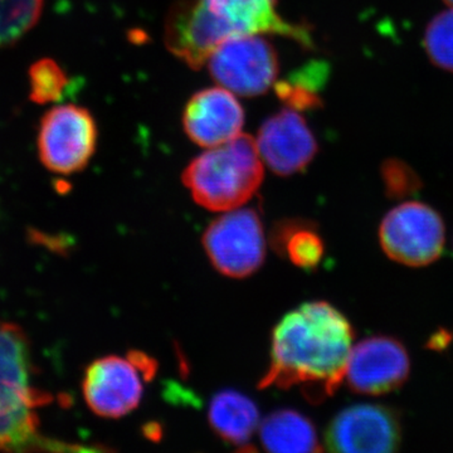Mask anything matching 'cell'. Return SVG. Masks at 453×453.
<instances>
[{
  "mask_svg": "<svg viewBox=\"0 0 453 453\" xmlns=\"http://www.w3.org/2000/svg\"><path fill=\"white\" fill-rule=\"evenodd\" d=\"M44 0H0V50L17 43L40 19Z\"/></svg>",
  "mask_w": 453,
  "mask_h": 453,
  "instance_id": "19",
  "label": "cell"
},
{
  "mask_svg": "<svg viewBox=\"0 0 453 453\" xmlns=\"http://www.w3.org/2000/svg\"><path fill=\"white\" fill-rule=\"evenodd\" d=\"M203 246L223 275L234 279L251 276L266 255L261 217L255 210L229 211L205 229Z\"/></svg>",
  "mask_w": 453,
  "mask_h": 453,
  "instance_id": "8",
  "label": "cell"
},
{
  "mask_svg": "<svg viewBox=\"0 0 453 453\" xmlns=\"http://www.w3.org/2000/svg\"><path fill=\"white\" fill-rule=\"evenodd\" d=\"M423 46L432 64L453 73V9L437 14L428 23Z\"/></svg>",
  "mask_w": 453,
  "mask_h": 453,
  "instance_id": "21",
  "label": "cell"
},
{
  "mask_svg": "<svg viewBox=\"0 0 453 453\" xmlns=\"http://www.w3.org/2000/svg\"><path fill=\"white\" fill-rule=\"evenodd\" d=\"M256 145L262 162L282 177L305 169L319 150L318 142L305 119L290 107L262 124Z\"/></svg>",
  "mask_w": 453,
  "mask_h": 453,
  "instance_id": "11",
  "label": "cell"
},
{
  "mask_svg": "<svg viewBox=\"0 0 453 453\" xmlns=\"http://www.w3.org/2000/svg\"><path fill=\"white\" fill-rule=\"evenodd\" d=\"M273 247L282 257L303 270H314L323 261L324 241L312 222L282 220L273 228Z\"/></svg>",
  "mask_w": 453,
  "mask_h": 453,
  "instance_id": "16",
  "label": "cell"
},
{
  "mask_svg": "<svg viewBox=\"0 0 453 453\" xmlns=\"http://www.w3.org/2000/svg\"><path fill=\"white\" fill-rule=\"evenodd\" d=\"M157 363L140 351L127 357L109 356L86 369L82 390L89 410L105 418H120L140 404L144 383L153 378Z\"/></svg>",
  "mask_w": 453,
  "mask_h": 453,
  "instance_id": "4",
  "label": "cell"
},
{
  "mask_svg": "<svg viewBox=\"0 0 453 453\" xmlns=\"http://www.w3.org/2000/svg\"><path fill=\"white\" fill-rule=\"evenodd\" d=\"M37 414L33 408L0 412V449L4 451H61L71 446L47 440L38 434Z\"/></svg>",
  "mask_w": 453,
  "mask_h": 453,
  "instance_id": "17",
  "label": "cell"
},
{
  "mask_svg": "<svg viewBox=\"0 0 453 453\" xmlns=\"http://www.w3.org/2000/svg\"><path fill=\"white\" fill-rule=\"evenodd\" d=\"M452 335L449 332H440L432 335L431 340L428 342V347L431 349H434V350H442L445 349L447 345L451 342Z\"/></svg>",
  "mask_w": 453,
  "mask_h": 453,
  "instance_id": "23",
  "label": "cell"
},
{
  "mask_svg": "<svg viewBox=\"0 0 453 453\" xmlns=\"http://www.w3.org/2000/svg\"><path fill=\"white\" fill-rule=\"evenodd\" d=\"M210 423L226 443L243 449L258 427V410L242 393L223 390L211 399Z\"/></svg>",
  "mask_w": 453,
  "mask_h": 453,
  "instance_id": "14",
  "label": "cell"
},
{
  "mask_svg": "<svg viewBox=\"0 0 453 453\" xmlns=\"http://www.w3.org/2000/svg\"><path fill=\"white\" fill-rule=\"evenodd\" d=\"M244 111L234 94L225 88L202 89L188 101L184 131L193 142L214 148L241 135Z\"/></svg>",
  "mask_w": 453,
  "mask_h": 453,
  "instance_id": "12",
  "label": "cell"
},
{
  "mask_svg": "<svg viewBox=\"0 0 453 453\" xmlns=\"http://www.w3.org/2000/svg\"><path fill=\"white\" fill-rule=\"evenodd\" d=\"M67 85V74L53 59H40L29 70V98L33 103L44 105L61 100Z\"/></svg>",
  "mask_w": 453,
  "mask_h": 453,
  "instance_id": "20",
  "label": "cell"
},
{
  "mask_svg": "<svg viewBox=\"0 0 453 453\" xmlns=\"http://www.w3.org/2000/svg\"><path fill=\"white\" fill-rule=\"evenodd\" d=\"M264 166L256 140L238 135L210 148L190 162L183 173L184 186L205 210H237L257 192Z\"/></svg>",
  "mask_w": 453,
  "mask_h": 453,
  "instance_id": "3",
  "label": "cell"
},
{
  "mask_svg": "<svg viewBox=\"0 0 453 453\" xmlns=\"http://www.w3.org/2000/svg\"><path fill=\"white\" fill-rule=\"evenodd\" d=\"M259 437L265 449L271 452L321 451L314 425L296 411L281 410L267 416L259 427Z\"/></svg>",
  "mask_w": 453,
  "mask_h": 453,
  "instance_id": "15",
  "label": "cell"
},
{
  "mask_svg": "<svg viewBox=\"0 0 453 453\" xmlns=\"http://www.w3.org/2000/svg\"><path fill=\"white\" fill-rule=\"evenodd\" d=\"M31 356L26 334L0 320V412L35 408L50 396L31 384Z\"/></svg>",
  "mask_w": 453,
  "mask_h": 453,
  "instance_id": "13",
  "label": "cell"
},
{
  "mask_svg": "<svg viewBox=\"0 0 453 453\" xmlns=\"http://www.w3.org/2000/svg\"><path fill=\"white\" fill-rule=\"evenodd\" d=\"M170 52L198 70L229 38L277 35L311 47L308 28L280 16L277 0H179L164 25Z\"/></svg>",
  "mask_w": 453,
  "mask_h": 453,
  "instance_id": "2",
  "label": "cell"
},
{
  "mask_svg": "<svg viewBox=\"0 0 453 453\" xmlns=\"http://www.w3.org/2000/svg\"><path fill=\"white\" fill-rule=\"evenodd\" d=\"M329 68L325 64H311L305 71L295 74L291 80L277 85V95L290 109L296 111L320 109L323 98L319 95V89L327 80Z\"/></svg>",
  "mask_w": 453,
  "mask_h": 453,
  "instance_id": "18",
  "label": "cell"
},
{
  "mask_svg": "<svg viewBox=\"0 0 453 453\" xmlns=\"http://www.w3.org/2000/svg\"><path fill=\"white\" fill-rule=\"evenodd\" d=\"M410 372V356L398 339L372 336L351 349L345 378L357 395L378 396L401 388Z\"/></svg>",
  "mask_w": 453,
  "mask_h": 453,
  "instance_id": "10",
  "label": "cell"
},
{
  "mask_svg": "<svg viewBox=\"0 0 453 453\" xmlns=\"http://www.w3.org/2000/svg\"><path fill=\"white\" fill-rule=\"evenodd\" d=\"M443 2H445L446 4H449V7L453 8V0H443Z\"/></svg>",
  "mask_w": 453,
  "mask_h": 453,
  "instance_id": "24",
  "label": "cell"
},
{
  "mask_svg": "<svg viewBox=\"0 0 453 453\" xmlns=\"http://www.w3.org/2000/svg\"><path fill=\"white\" fill-rule=\"evenodd\" d=\"M353 340V326L332 303H303L276 325L270 366L259 387H299L309 401H324L345 378Z\"/></svg>",
  "mask_w": 453,
  "mask_h": 453,
  "instance_id": "1",
  "label": "cell"
},
{
  "mask_svg": "<svg viewBox=\"0 0 453 453\" xmlns=\"http://www.w3.org/2000/svg\"><path fill=\"white\" fill-rule=\"evenodd\" d=\"M401 414L383 404H357L334 417L325 443L334 452L389 453L402 445Z\"/></svg>",
  "mask_w": 453,
  "mask_h": 453,
  "instance_id": "9",
  "label": "cell"
},
{
  "mask_svg": "<svg viewBox=\"0 0 453 453\" xmlns=\"http://www.w3.org/2000/svg\"><path fill=\"white\" fill-rule=\"evenodd\" d=\"M97 136L96 121L85 107H53L42 119L38 133L41 162L56 174L81 172L94 157Z\"/></svg>",
  "mask_w": 453,
  "mask_h": 453,
  "instance_id": "6",
  "label": "cell"
},
{
  "mask_svg": "<svg viewBox=\"0 0 453 453\" xmlns=\"http://www.w3.org/2000/svg\"><path fill=\"white\" fill-rule=\"evenodd\" d=\"M214 81L238 96L252 97L273 88L279 57L264 35H241L219 44L208 58Z\"/></svg>",
  "mask_w": 453,
  "mask_h": 453,
  "instance_id": "7",
  "label": "cell"
},
{
  "mask_svg": "<svg viewBox=\"0 0 453 453\" xmlns=\"http://www.w3.org/2000/svg\"><path fill=\"white\" fill-rule=\"evenodd\" d=\"M446 229L442 217L425 203L408 202L387 213L380 226V242L393 261L423 267L441 257Z\"/></svg>",
  "mask_w": 453,
  "mask_h": 453,
  "instance_id": "5",
  "label": "cell"
},
{
  "mask_svg": "<svg viewBox=\"0 0 453 453\" xmlns=\"http://www.w3.org/2000/svg\"><path fill=\"white\" fill-rule=\"evenodd\" d=\"M381 179L384 192L390 199H404L417 195L422 189V179L410 164L389 157L381 163Z\"/></svg>",
  "mask_w": 453,
  "mask_h": 453,
  "instance_id": "22",
  "label": "cell"
}]
</instances>
